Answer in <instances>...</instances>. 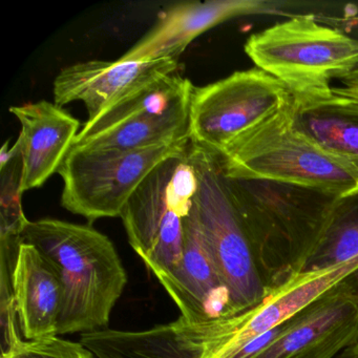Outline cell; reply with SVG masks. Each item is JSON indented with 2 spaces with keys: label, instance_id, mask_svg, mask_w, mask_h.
I'll list each match as a JSON object with an SVG mask.
<instances>
[{
  "label": "cell",
  "instance_id": "2e32d148",
  "mask_svg": "<svg viewBox=\"0 0 358 358\" xmlns=\"http://www.w3.org/2000/svg\"><path fill=\"white\" fill-rule=\"evenodd\" d=\"M291 96L297 129L358 173V100L332 90Z\"/></svg>",
  "mask_w": 358,
  "mask_h": 358
},
{
  "label": "cell",
  "instance_id": "9a60e30c",
  "mask_svg": "<svg viewBox=\"0 0 358 358\" xmlns=\"http://www.w3.org/2000/svg\"><path fill=\"white\" fill-rule=\"evenodd\" d=\"M11 282L24 341L58 336L62 282L51 264L33 245L20 242L12 267Z\"/></svg>",
  "mask_w": 358,
  "mask_h": 358
},
{
  "label": "cell",
  "instance_id": "4fadbf2b",
  "mask_svg": "<svg viewBox=\"0 0 358 358\" xmlns=\"http://www.w3.org/2000/svg\"><path fill=\"white\" fill-rule=\"evenodd\" d=\"M261 0H211L184 3L161 14L156 26L138 41L121 60L178 59L194 39L217 24L252 14L273 12Z\"/></svg>",
  "mask_w": 358,
  "mask_h": 358
},
{
  "label": "cell",
  "instance_id": "5b68a950",
  "mask_svg": "<svg viewBox=\"0 0 358 358\" xmlns=\"http://www.w3.org/2000/svg\"><path fill=\"white\" fill-rule=\"evenodd\" d=\"M198 177L194 204L207 246L236 314L257 307L271 293L257 269L250 238L217 152L190 142Z\"/></svg>",
  "mask_w": 358,
  "mask_h": 358
},
{
  "label": "cell",
  "instance_id": "603a6c76",
  "mask_svg": "<svg viewBox=\"0 0 358 358\" xmlns=\"http://www.w3.org/2000/svg\"><path fill=\"white\" fill-rule=\"evenodd\" d=\"M339 80L343 83V87H332V91L339 95L358 100V66L352 72L343 75Z\"/></svg>",
  "mask_w": 358,
  "mask_h": 358
},
{
  "label": "cell",
  "instance_id": "d6986e66",
  "mask_svg": "<svg viewBox=\"0 0 358 358\" xmlns=\"http://www.w3.org/2000/svg\"><path fill=\"white\" fill-rule=\"evenodd\" d=\"M189 115L139 117L85 138L72 148L94 150H135L189 139Z\"/></svg>",
  "mask_w": 358,
  "mask_h": 358
},
{
  "label": "cell",
  "instance_id": "7a4b0ae2",
  "mask_svg": "<svg viewBox=\"0 0 358 358\" xmlns=\"http://www.w3.org/2000/svg\"><path fill=\"white\" fill-rule=\"evenodd\" d=\"M20 242L33 245L62 286L58 335L106 329L127 284L115 245L91 225L56 219L29 221Z\"/></svg>",
  "mask_w": 358,
  "mask_h": 358
},
{
  "label": "cell",
  "instance_id": "277c9868",
  "mask_svg": "<svg viewBox=\"0 0 358 358\" xmlns=\"http://www.w3.org/2000/svg\"><path fill=\"white\" fill-rule=\"evenodd\" d=\"M245 53L259 70L282 83L291 95L326 93L331 81L358 66V41L299 15L251 35Z\"/></svg>",
  "mask_w": 358,
  "mask_h": 358
},
{
  "label": "cell",
  "instance_id": "3957f363",
  "mask_svg": "<svg viewBox=\"0 0 358 358\" xmlns=\"http://www.w3.org/2000/svg\"><path fill=\"white\" fill-rule=\"evenodd\" d=\"M217 155L224 173L234 179L287 182L339 196L358 192V173L353 167L297 129L291 101Z\"/></svg>",
  "mask_w": 358,
  "mask_h": 358
},
{
  "label": "cell",
  "instance_id": "ffe728a7",
  "mask_svg": "<svg viewBox=\"0 0 358 358\" xmlns=\"http://www.w3.org/2000/svg\"><path fill=\"white\" fill-rule=\"evenodd\" d=\"M358 257V192L339 196L303 272L328 269ZM358 296V269L343 280Z\"/></svg>",
  "mask_w": 358,
  "mask_h": 358
},
{
  "label": "cell",
  "instance_id": "ba28073f",
  "mask_svg": "<svg viewBox=\"0 0 358 358\" xmlns=\"http://www.w3.org/2000/svg\"><path fill=\"white\" fill-rule=\"evenodd\" d=\"M291 98L280 81L257 68L194 87L190 142L219 154L238 136L285 108Z\"/></svg>",
  "mask_w": 358,
  "mask_h": 358
},
{
  "label": "cell",
  "instance_id": "30bf717a",
  "mask_svg": "<svg viewBox=\"0 0 358 358\" xmlns=\"http://www.w3.org/2000/svg\"><path fill=\"white\" fill-rule=\"evenodd\" d=\"M356 269L358 257L328 269L301 272L252 309L203 324H186L192 336L204 345L202 358H234Z\"/></svg>",
  "mask_w": 358,
  "mask_h": 358
},
{
  "label": "cell",
  "instance_id": "5bb4252c",
  "mask_svg": "<svg viewBox=\"0 0 358 358\" xmlns=\"http://www.w3.org/2000/svg\"><path fill=\"white\" fill-rule=\"evenodd\" d=\"M22 125L17 141L22 150V192L39 188L62 166L80 133V122L47 100L11 106Z\"/></svg>",
  "mask_w": 358,
  "mask_h": 358
},
{
  "label": "cell",
  "instance_id": "52a82bcc",
  "mask_svg": "<svg viewBox=\"0 0 358 358\" xmlns=\"http://www.w3.org/2000/svg\"><path fill=\"white\" fill-rule=\"evenodd\" d=\"M190 139L135 150L72 148L58 173L64 180L62 205L94 222L120 217L127 201L163 161L184 154Z\"/></svg>",
  "mask_w": 358,
  "mask_h": 358
},
{
  "label": "cell",
  "instance_id": "8992f818",
  "mask_svg": "<svg viewBox=\"0 0 358 358\" xmlns=\"http://www.w3.org/2000/svg\"><path fill=\"white\" fill-rule=\"evenodd\" d=\"M189 148L160 163L121 213L129 244L156 278L169 275L181 265L183 221L199 187Z\"/></svg>",
  "mask_w": 358,
  "mask_h": 358
},
{
  "label": "cell",
  "instance_id": "6da1fadb",
  "mask_svg": "<svg viewBox=\"0 0 358 358\" xmlns=\"http://www.w3.org/2000/svg\"><path fill=\"white\" fill-rule=\"evenodd\" d=\"M228 179L257 269L274 292L303 272L339 196L273 180Z\"/></svg>",
  "mask_w": 358,
  "mask_h": 358
},
{
  "label": "cell",
  "instance_id": "ac0fdd59",
  "mask_svg": "<svg viewBox=\"0 0 358 358\" xmlns=\"http://www.w3.org/2000/svg\"><path fill=\"white\" fill-rule=\"evenodd\" d=\"M194 85L179 74H171L123 100L99 118L85 122L76 138L99 133L139 117L189 115Z\"/></svg>",
  "mask_w": 358,
  "mask_h": 358
},
{
  "label": "cell",
  "instance_id": "7402d4cb",
  "mask_svg": "<svg viewBox=\"0 0 358 358\" xmlns=\"http://www.w3.org/2000/svg\"><path fill=\"white\" fill-rule=\"evenodd\" d=\"M0 358H95L83 343L58 336L22 341L11 353Z\"/></svg>",
  "mask_w": 358,
  "mask_h": 358
},
{
  "label": "cell",
  "instance_id": "e0dca14e",
  "mask_svg": "<svg viewBox=\"0 0 358 358\" xmlns=\"http://www.w3.org/2000/svg\"><path fill=\"white\" fill-rule=\"evenodd\" d=\"M80 343L98 358H202L205 351L181 317L143 331L83 333Z\"/></svg>",
  "mask_w": 358,
  "mask_h": 358
},
{
  "label": "cell",
  "instance_id": "cb8c5ba5",
  "mask_svg": "<svg viewBox=\"0 0 358 358\" xmlns=\"http://www.w3.org/2000/svg\"><path fill=\"white\" fill-rule=\"evenodd\" d=\"M337 358H358V343L353 347L348 348L343 353L339 354Z\"/></svg>",
  "mask_w": 358,
  "mask_h": 358
},
{
  "label": "cell",
  "instance_id": "d4e9b609",
  "mask_svg": "<svg viewBox=\"0 0 358 358\" xmlns=\"http://www.w3.org/2000/svg\"><path fill=\"white\" fill-rule=\"evenodd\" d=\"M354 27H355V28L357 29V30H358V26H354Z\"/></svg>",
  "mask_w": 358,
  "mask_h": 358
},
{
  "label": "cell",
  "instance_id": "7c38bea8",
  "mask_svg": "<svg viewBox=\"0 0 358 358\" xmlns=\"http://www.w3.org/2000/svg\"><path fill=\"white\" fill-rule=\"evenodd\" d=\"M157 280L189 324H203L236 315L229 292L207 246L196 204L183 221V252L180 267Z\"/></svg>",
  "mask_w": 358,
  "mask_h": 358
},
{
  "label": "cell",
  "instance_id": "9c48e42d",
  "mask_svg": "<svg viewBox=\"0 0 358 358\" xmlns=\"http://www.w3.org/2000/svg\"><path fill=\"white\" fill-rule=\"evenodd\" d=\"M358 343V296L341 280L234 358H337Z\"/></svg>",
  "mask_w": 358,
  "mask_h": 358
},
{
  "label": "cell",
  "instance_id": "8fae6325",
  "mask_svg": "<svg viewBox=\"0 0 358 358\" xmlns=\"http://www.w3.org/2000/svg\"><path fill=\"white\" fill-rule=\"evenodd\" d=\"M179 69L178 59L80 62L62 69L54 81V103L66 106L81 101L87 122L106 114L117 104Z\"/></svg>",
  "mask_w": 358,
  "mask_h": 358
},
{
  "label": "cell",
  "instance_id": "44dd1931",
  "mask_svg": "<svg viewBox=\"0 0 358 358\" xmlns=\"http://www.w3.org/2000/svg\"><path fill=\"white\" fill-rule=\"evenodd\" d=\"M22 169L20 142L16 141L11 148L9 142H6L0 152V240H20L29 223L22 206Z\"/></svg>",
  "mask_w": 358,
  "mask_h": 358
}]
</instances>
